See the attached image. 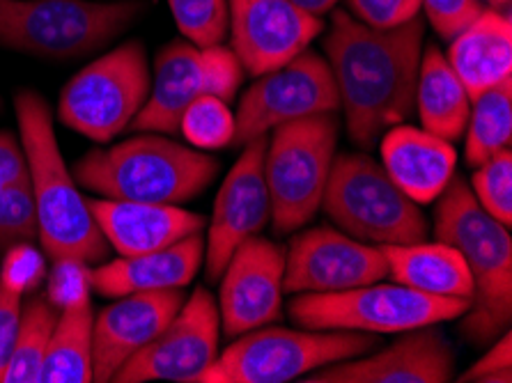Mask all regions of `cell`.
Returning <instances> with one entry per match:
<instances>
[{"label":"cell","mask_w":512,"mask_h":383,"mask_svg":"<svg viewBox=\"0 0 512 383\" xmlns=\"http://www.w3.org/2000/svg\"><path fill=\"white\" fill-rule=\"evenodd\" d=\"M423 35L421 14L395 28H370L345 10L333 12L324 53L347 131L359 147H370L414 113Z\"/></svg>","instance_id":"6da1fadb"},{"label":"cell","mask_w":512,"mask_h":383,"mask_svg":"<svg viewBox=\"0 0 512 383\" xmlns=\"http://www.w3.org/2000/svg\"><path fill=\"white\" fill-rule=\"evenodd\" d=\"M14 108H17L21 147L28 161L44 255L51 262H104L108 244L92 216L88 200L76 189L74 175L62 159L49 104L37 92L23 90L14 97Z\"/></svg>","instance_id":"7a4b0ae2"},{"label":"cell","mask_w":512,"mask_h":383,"mask_svg":"<svg viewBox=\"0 0 512 383\" xmlns=\"http://www.w3.org/2000/svg\"><path fill=\"white\" fill-rule=\"evenodd\" d=\"M437 241L460 250L467 262L473 294L460 331L473 345L485 347L510 331L512 322V239L506 225L478 205L462 177H455L437 198Z\"/></svg>","instance_id":"3957f363"},{"label":"cell","mask_w":512,"mask_h":383,"mask_svg":"<svg viewBox=\"0 0 512 383\" xmlns=\"http://www.w3.org/2000/svg\"><path fill=\"white\" fill-rule=\"evenodd\" d=\"M219 175V161L173 138L134 136L108 150H92L74 166L83 189L106 200L182 205Z\"/></svg>","instance_id":"277c9868"},{"label":"cell","mask_w":512,"mask_h":383,"mask_svg":"<svg viewBox=\"0 0 512 383\" xmlns=\"http://www.w3.org/2000/svg\"><path fill=\"white\" fill-rule=\"evenodd\" d=\"M145 10V0H0V46L35 58H81L118 39Z\"/></svg>","instance_id":"5b68a950"},{"label":"cell","mask_w":512,"mask_h":383,"mask_svg":"<svg viewBox=\"0 0 512 383\" xmlns=\"http://www.w3.org/2000/svg\"><path fill=\"white\" fill-rule=\"evenodd\" d=\"M377 347V333L262 326L223 349L198 383H285Z\"/></svg>","instance_id":"8992f818"},{"label":"cell","mask_w":512,"mask_h":383,"mask_svg":"<svg viewBox=\"0 0 512 383\" xmlns=\"http://www.w3.org/2000/svg\"><path fill=\"white\" fill-rule=\"evenodd\" d=\"M322 207L338 230L363 244L400 246L428 237L421 207L368 154L333 159Z\"/></svg>","instance_id":"52a82bcc"},{"label":"cell","mask_w":512,"mask_h":383,"mask_svg":"<svg viewBox=\"0 0 512 383\" xmlns=\"http://www.w3.org/2000/svg\"><path fill=\"white\" fill-rule=\"evenodd\" d=\"M336 145V111L301 117L271 129L265 179L276 232H297L322 207Z\"/></svg>","instance_id":"ba28073f"},{"label":"cell","mask_w":512,"mask_h":383,"mask_svg":"<svg viewBox=\"0 0 512 383\" xmlns=\"http://www.w3.org/2000/svg\"><path fill=\"white\" fill-rule=\"evenodd\" d=\"M469 299L423 294L400 283H370L329 294H301L290 303V317L310 331L407 333L462 317Z\"/></svg>","instance_id":"9c48e42d"},{"label":"cell","mask_w":512,"mask_h":383,"mask_svg":"<svg viewBox=\"0 0 512 383\" xmlns=\"http://www.w3.org/2000/svg\"><path fill=\"white\" fill-rule=\"evenodd\" d=\"M152 72L141 42H124L69 78L58 117L67 129L97 143L120 136L150 95Z\"/></svg>","instance_id":"30bf717a"},{"label":"cell","mask_w":512,"mask_h":383,"mask_svg":"<svg viewBox=\"0 0 512 383\" xmlns=\"http://www.w3.org/2000/svg\"><path fill=\"white\" fill-rule=\"evenodd\" d=\"M242 81V62L223 44L200 49L186 39L170 42L154 60L150 95L129 129L180 134V120L193 101L207 95L232 101Z\"/></svg>","instance_id":"8fae6325"},{"label":"cell","mask_w":512,"mask_h":383,"mask_svg":"<svg viewBox=\"0 0 512 383\" xmlns=\"http://www.w3.org/2000/svg\"><path fill=\"white\" fill-rule=\"evenodd\" d=\"M338 106L329 62L306 49L283 67L258 76V81L244 92L235 115L232 145L242 147L285 122L336 111Z\"/></svg>","instance_id":"7c38bea8"},{"label":"cell","mask_w":512,"mask_h":383,"mask_svg":"<svg viewBox=\"0 0 512 383\" xmlns=\"http://www.w3.org/2000/svg\"><path fill=\"white\" fill-rule=\"evenodd\" d=\"M221 317L214 296L198 287L150 345L124 363L115 383H198L219 356Z\"/></svg>","instance_id":"4fadbf2b"},{"label":"cell","mask_w":512,"mask_h":383,"mask_svg":"<svg viewBox=\"0 0 512 383\" xmlns=\"http://www.w3.org/2000/svg\"><path fill=\"white\" fill-rule=\"evenodd\" d=\"M389 276L382 248L333 228L297 234L285 253L283 289L292 294H329L377 283Z\"/></svg>","instance_id":"5bb4252c"},{"label":"cell","mask_w":512,"mask_h":383,"mask_svg":"<svg viewBox=\"0 0 512 383\" xmlns=\"http://www.w3.org/2000/svg\"><path fill=\"white\" fill-rule=\"evenodd\" d=\"M265 152L267 136L253 138L244 145L242 156L223 179L205 241L209 280H219L237 246L258 234L269 221L271 202L265 179Z\"/></svg>","instance_id":"9a60e30c"},{"label":"cell","mask_w":512,"mask_h":383,"mask_svg":"<svg viewBox=\"0 0 512 383\" xmlns=\"http://www.w3.org/2000/svg\"><path fill=\"white\" fill-rule=\"evenodd\" d=\"M283 276V246L258 234L237 246L221 276L219 317L228 338H239L281 319Z\"/></svg>","instance_id":"2e32d148"},{"label":"cell","mask_w":512,"mask_h":383,"mask_svg":"<svg viewBox=\"0 0 512 383\" xmlns=\"http://www.w3.org/2000/svg\"><path fill=\"white\" fill-rule=\"evenodd\" d=\"M232 53L248 74L262 76L297 58L324 23L290 0H228Z\"/></svg>","instance_id":"e0dca14e"},{"label":"cell","mask_w":512,"mask_h":383,"mask_svg":"<svg viewBox=\"0 0 512 383\" xmlns=\"http://www.w3.org/2000/svg\"><path fill=\"white\" fill-rule=\"evenodd\" d=\"M359 358V356H356ZM455 374V351L434 326L407 331L389 349L333 363L308 374L306 383H446Z\"/></svg>","instance_id":"ac0fdd59"},{"label":"cell","mask_w":512,"mask_h":383,"mask_svg":"<svg viewBox=\"0 0 512 383\" xmlns=\"http://www.w3.org/2000/svg\"><path fill=\"white\" fill-rule=\"evenodd\" d=\"M182 289L118 296L92 326V381H113L120 367L150 345L182 308Z\"/></svg>","instance_id":"d6986e66"},{"label":"cell","mask_w":512,"mask_h":383,"mask_svg":"<svg viewBox=\"0 0 512 383\" xmlns=\"http://www.w3.org/2000/svg\"><path fill=\"white\" fill-rule=\"evenodd\" d=\"M88 205L106 244L124 257L161 250L205 228L203 216L177 205L106 198H92Z\"/></svg>","instance_id":"ffe728a7"},{"label":"cell","mask_w":512,"mask_h":383,"mask_svg":"<svg viewBox=\"0 0 512 383\" xmlns=\"http://www.w3.org/2000/svg\"><path fill=\"white\" fill-rule=\"evenodd\" d=\"M203 260L205 237L196 232L152 253L122 255L120 260L88 267V283L90 289L108 299L134 292L182 289L196 278Z\"/></svg>","instance_id":"44dd1931"},{"label":"cell","mask_w":512,"mask_h":383,"mask_svg":"<svg viewBox=\"0 0 512 383\" xmlns=\"http://www.w3.org/2000/svg\"><path fill=\"white\" fill-rule=\"evenodd\" d=\"M457 154L448 140L395 124L382 143V168L416 205L439 198L455 175Z\"/></svg>","instance_id":"7402d4cb"},{"label":"cell","mask_w":512,"mask_h":383,"mask_svg":"<svg viewBox=\"0 0 512 383\" xmlns=\"http://www.w3.org/2000/svg\"><path fill=\"white\" fill-rule=\"evenodd\" d=\"M448 62L469 97L512 76V19L508 12L485 10L451 39Z\"/></svg>","instance_id":"603a6c76"},{"label":"cell","mask_w":512,"mask_h":383,"mask_svg":"<svg viewBox=\"0 0 512 383\" xmlns=\"http://www.w3.org/2000/svg\"><path fill=\"white\" fill-rule=\"evenodd\" d=\"M389 264V276L395 283L418 289L423 294L469 299L473 283L467 262L460 250L444 241H416V244L379 246Z\"/></svg>","instance_id":"cb8c5ba5"},{"label":"cell","mask_w":512,"mask_h":383,"mask_svg":"<svg viewBox=\"0 0 512 383\" xmlns=\"http://www.w3.org/2000/svg\"><path fill=\"white\" fill-rule=\"evenodd\" d=\"M414 106L421 115L423 129L448 143L460 140L467 129L471 97L437 46H428L421 56Z\"/></svg>","instance_id":"d4e9b609"},{"label":"cell","mask_w":512,"mask_h":383,"mask_svg":"<svg viewBox=\"0 0 512 383\" xmlns=\"http://www.w3.org/2000/svg\"><path fill=\"white\" fill-rule=\"evenodd\" d=\"M92 312L90 294L60 310L42 365V383L92 381Z\"/></svg>","instance_id":"484cf974"},{"label":"cell","mask_w":512,"mask_h":383,"mask_svg":"<svg viewBox=\"0 0 512 383\" xmlns=\"http://www.w3.org/2000/svg\"><path fill=\"white\" fill-rule=\"evenodd\" d=\"M467 163L478 168L496 152L510 150L512 143V76L471 99L467 129Z\"/></svg>","instance_id":"4316f807"},{"label":"cell","mask_w":512,"mask_h":383,"mask_svg":"<svg viewBox=\"0 0 512 383\" xmlns=\"http://www.w3.org/2000/svg\"><path fill=\"white\" fill-rule=\"evenodd\" d=\"M60 310L44 296L21 306V322L10 363L0 383H42V365Z\"/></svg>","instance_id":"83f0119b"},{"label":"cell","mask_w":512,"mask_h":383,"mask_svg":"<svg viewBox=\"0 0 512 383\" xmlns=\"http://www.w3.org/2000/svg\"><path fill=\"white\" fill-rule=\"evenodd\" d=\"M180 134L200 150H221L235 138V115L228 101L219 97H200L186 108L180 120Z\"/></svg>","instance_id":"f1b7e54d"},{"label":"cell","mask_w":512,"mask_h":383,"mask_svg":"<svg viewBox=\"0 0 512 383\" xmlns=\"http://www.w3.org/2000/svg\"><path fill=\"white\" fill-rule=\"evenodd\" d=\"M186 42L207 49L219 46L230 30L228 0H168Z\"/></svg>","instance_id":"f546056e"},{"label":"cell","mask_w":512,"mask_h":383,"mask_svg":"<svg viewBox=\"0 0 512 383\" xmlns=\"http://www.w3.org/2000/svg\"><path fill=\"white\" fill-rule=\"evenodd\" d=\"M471 193L487 214L510 228L512 223V154L496 152L480 163L471 179Z\"/></svg>","instance_id":"4dcf8cb0"},{"label":"cell","mask_w":512,"mask_h":383,"mask_svg":"<svg viewBox=\"0 0 512 383\" xmlns=\"http://www.w3.org/2000/svg\"><path fill=\"white\" fill-rule=\"evenodd\" d=\"M35 239H40V225H37L33 186L30 177H26L0 191V253L23 241L33 244Z\"/></svg>","instance_id":"1f68e13d"},{"label":"cell","mask_w":512,"mask_h":383,"mask_svg":"<svg viewBox=\"0 0 512 383\" xmlns=\"http://www.w3.org/2000/svg\"><path fill=\"white\" fill-rule=\"evenodd\" d=\"M44 278L46 264L42 250H37L28 241L5 250L3 269H0V287L23 296L40 287Z\"/></svg>","instance_id":"d6a6232c"},{"label":"cell","mask_w":512,"mask_h":383,"mask_svg":"<svg viewBox=\"0 0 512 383\" xmlns=\"http://www.w3.org/2000/svg\"><path fill=\"white\" fill-rule=\"evenodd\" d=\"M421 10L428 14L437 35L451 42L485 10V5L483 0H421Z\"/></svg>","instance_id":"836d02e7"},{"label":"cell","mask_w":512,"mask_h":383,"mask_svg":"<svg viewBox=\"0 0 512 383\" xmlns=\"http://www.w3.org/2000/svg\"><path fill=\"white\" fill-rule=\"evenodd\" d=\"M88 267L81 260H58L53 262V269L49 273V285H46V299L53 306L62 310L69 303L88 296L92 289L88 283Z\"/></svg>","instance_id":"e575fe53"},{"label":"cell","mask_w":512,"mask_h":383,"mask_svg":"<svg viewBox=\"0 0 512 383\" xmlns=\"http://www.w3.org/2000/svg\"><path fill=\"white\" fill-rule=\"evenodd\" d=\"M347 7L370 28H395L421 14V0H347Z\"/></svg>","instance_id":"d590c367"},{"label":"cell","mask_w":512,"mask_h":383,"mask_svg":"<svg viewBox=\"0 0 512 383\" xmlns=\"http://www.w3.org/2000/svg\"><path fill=\"white\" fill-rule=\"evenodd\" d=\"M464 383H510L512 381V342L510 331L499 335L480 361L462 374Z\"/></svg>","instance_id":"8d00e7d4"},{"label":"cell","mask_w":512,"mask_h":383,"mask_svg":"<svg viewBox=\"0 0 512 383\" xmlns=\"http://www.w3.org/2000/svg\"><path fill=\"white\" fill-rule=\"evenodd\" d=\"M21 322V296L0 287V379L10 363Z\"/></svg>","instance_id":"74e56055"},{"label":"cell","mask_w":512,"mask_h":383,"mask_svg":"<svg viewBox=\"0 0 512 383\" xmlns=\"http://www.w3.org/2000/svg\"><path fill=\"white\" fill-rule=\"evenodd\" d=\"M28 177L23 147L10 131H0V191Z\"/></svg>","instance_id":"f35d334b"},{"label":"cell","mask_w":512,"mask_h":383,"mask_svg":"<svg viewBox=\"0 0 512 383\" xmlns=\"http://www.w3.org/2000/svg\"><path fill=\"white\" fill-rule=\"evenodd\" d=\"M290 3L301 7V10L308 12V14H315V17H322V14L331 12L333 7H336V5L340 3V0H290Z\"/></svg>","instance_id":"ab89813d"},{"label":"cell","mask_w":512,"mask_h":383,"mask_svg":"<svg viewBox=\"0 0 512 383\" xmlns=\"http://www.w3.org/2000/svg\"><path fill=\"white\" fill-rule=\"evenodd\" d=\"M483 3H490L494 10H506V7L510 5V0H483Z\"/></svg>","instance_id":"60d3db41"}]
</instances>
